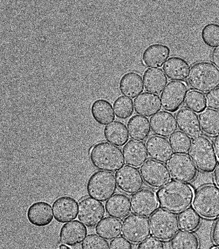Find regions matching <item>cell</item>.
Listing matches in <instances>:
<instances>
[{"mask_svg":"<svg viewBox=\"0 0 219 249\" xmlns=\"http://www.w3.org/2000/svg\"><path fill=\"white\" fill-rule=\"evenodd\" d=\"M194 195L191 186L177 180L170 181L156 193L159 205L174 213L188 209L193 203Z\"/></svg>","mask_w":219,"mask_h":249,"instance_id":"obj_1","label":"cell"},{"mask_svg":"<svg viewBox=\"0 0 219 249\" xmlns=\"http://www.w3.org/2000/svg\"><path fill=\"white\" fill-rule=\"evenodd\" d=\"M90 159L97 169L111 173L118 172L125 164L122 150L108 142H99L92 147Z\"/></svg>","mask_w":219,"mask_h":249,"instance_id":"obj_2","label":"cell"},{"mask_svg":"<svg viewBox=\"0 0 219 249\" xmlns=\"http://www.w3.org/2000/svg\"><path fill=\"white\" fill-rule=\"evenodd\" d=\"M188 82L195 91L208 93L219 87V70L210 62H198L190 69Z\"/></svg>","mask_w":219,"mask_h":249,"instance_id":"obj_3","label":"cell"},{"mask_svg":"<svg viewBox=\"0 0 219 249\" xmlns=\"http://www.w3.org/2000/svg\"><path fill=\"white\" fill-rule=\"evenodd\" d=\"M189 155L200 171L210 174L215 171L218 158L213 145L208 138L200 136L194 139Z\"/></svg>","mask_w":219,"mask_h":249,"instance_id":"obj_4","label":"cell"},{"mask_svg":"<svg viewBox=\"0 0 219 249\" xmlns=\"http://www.w3.org/2000/svg\"><path fill=\"white\" fill-rule=\"evenodd\" d=\"M193 209L205 218L219 217V188L213 185H206L199 189L194 195Z\"/></svg>","mask_w":219,"mask_h":249,"instance_id":"obj_5","label":"cell"},{"mask_svg":"<svg viewBox=\"0 0 219 249\" xmlns=\"http://www.w3.org/2000/svg\"><path fill=\"white\" fill-rule=\"evenodd\" d=\"M88 196L100 202H105L112 197L117 190L114 175L111 172L99 171L89 178L86 186Z\"/></svg>","mask_w":219,"mask_h":249,"instance_id":"obj_6","label":"cell"},{"mask_svg":"<svg viewBox=\"0 0 219 249\" xmlns=\"http://www.w3.org/2000/svg\"><path fill=\"white\" fill-rule=\"evenodd\" d=\"M151 233L162 241L172 239L179 230L178 219L174 213L165 210H158L150 218Z\"/></svg>","mask_w":219,"mask_h":249,"instance_id":"obj_7","label":"cell"},{"mask_svg":"<svg viewBox=\"0 0 219 249\" xmlns=\"http://www.w3.org/2000/svg\"><path fill=\"white\" fill-rule=\"evenodd\" d=\"M151 233L150 223L146 217L132 214L126 218L122 225V235L134 244L141 243Z\"/></svg>","mask_w":219,"mask_h":249,"instance_id":"obj_8","label":"cell"},{"mask_svg":"<svg viewBox=\"0 0 219 249\" xmlns=\"http://www.w3.org/2000/svg\"><path fill=\"white\" fill-rule=\"evenodd\" d=\"M140 172L145 182L154 189L163 188L171 180L167 166L153 160H148L142 166Z\"/></svg>","mask_w":219,"mask_h":249,"instance_id":"obj_9","label":"cell"},{"mask_svg":"<svg viewBox=\"0 0 219 249\" xmlns=\"http://www.w3.org/2000/svg\"><path fill=\"white\" fill-rule=\"evenodd\" d=\"M167 166L172 178L178 181L189 183L197 176L198 171L195 163L186 155H173Z\"/></svg>","mask_w":219,"mask_h":249,"instance_id":"obj_10","label":"cell"},{"mask_svg":"<svg viewBox=\"0 0 219 249\" xmlns=\"http://www.w3.org/2000/svg\"><path fill=\"white\" fill-rule=\"evenodd\" d=\"M188 89L185 83L172 81L163 91L161 99L163 108L174 113L180 109L185 101Z\"/></svg>","mask_w":219,"mask_h":249,"instance_id":"obj_11","label":"cell"},{"mask_svg":"<svg viewBox=\"0 0 219 249\" xmlns=\"http://www.w3.org/2000/svg\"><path fill=\"white\" fill-rule=\"evenodd\" d=\"M106 214L104 204L91 197L83 199L79 203L78 218L89 228H94L103 219Z\"/></svg>","mask_w":219,"mask_h":249,"instance_id":"obj_12","label":"cell"},{"mask_svg":"<svg viewBox=\"0 0 219 249\" xmlns=\"http://www.w3.org/2000/svg\"><path fill=\"white\" fill-rule=\"evenodd\" d=\"M115 178L118 189L126 194H134L143 188L144 181L140 172L131 166H124L116 172Z\"/></svg>","mask_w":219,"mask_h":249,"instance_id":"obj_13","label":"cell"},{"mask_svg":"<svg viewBox=\"0 0 219 249\" xmlns=\"http://www.w3.org/2000/svg\"><path fill=\"white\" fill-rule=\"evenodd\" d=\"M133 212L138 215L148 217L156 212L159 207V202L152 191L142 190L134 194L131 199Z\"/></svg>","mask_w":219,"mask_h":249,"instance_id":"obj_14","label":"cell"},{"mask_svg":"<svg viewBox=\"0 0 219 249\" xmlns=\"http://www.w3.org/2000/svg\"><path fill=\"white\" fill-rule=\"evenodd\" d=\"M52 209L55 219L59 223H66L77 218L79 204L74 198L63 196L54 201Z\"/></svg>","mask_w":219,"mask_h":249,"instance_id":"obj_15","label":"cell"},{"mask_svg":"<svg viewBox=\"0 0 219 249\" xmlns=\"http://www.w3.org/2000/svg\"><path fill=\"white\" fill-rule=\"evenodd\" d=\"M150 124L152 132L164 138L170 137L178 128L175 116L166 111H160L152 117Z\"/></svg>","mask_w":219,"mask_h":249,"instance_id":"obj_16","label":"cell"},{"mask_svg":"<svg viewBox=\"0 0 219 249\" xmlns=\"http://www.w3.org/2000/svg\"><path fill=\"white\" fill-rule=\"evenodd\" d=\"M176 119L179 129L190 138L201 136L202 132L200 120L196 113L185 108L177 112Z\"/></svg>","mask_w":219,"mask_h":249,"instance_id":"obj_17","label":"cell"},{"mask_svg":"<svg viewBox=\"0 0 219 249\" xmlns=\"http://www.w3.org/2000/svg\"><path fill=\"white\" fill-rule=\"evenodd\" d=\"M146 146L150 158L162 163L168 162L174 154L169 141L162 137L152 136L148 140Z\"/></svg>","mask_w":219,"mask_h":249,"instance_id":"obj_18","label":"cell"},{"mask_svg":"<svg viewBox=\"0 0 219 249\" xmlns=\"http://www.w3.org/2000/svg\"><path fill=\"white\" fill-rule=\"evenodd\" d=\"M27 217L33 225L43 227L49 225L53 220V212L49 203L41 201L33 203L28 210Z\"/></svg>","mask_w":219,"mask_h":249,"instance_id":"obj_19","label":"cell"},{"mask_svg":"<svg viewBox=\"0 0 219 249\" xmlns=\"http://www.w3.org/2000/svg\"><path fill=\"white\" fill-rule=\"evenodd\" d=\"M86 227L78 220L68 222L63 226L59 233L61 242L69 246L82 243L87 237Z\"/></svg>","mask_w":219,"mask_h":249,"instance_id":"obj_20","label":"cell"},{"mask_svg":"<svg viewBox=\"0 0 219 249\" xmlns=\"http://www.w3.org/2000/svg\"><path fill=\"white\" fill-rule=\"evenodd\" d=\"M123 152L126 163L134 168L141 167L149 158L146 145L142 141L130 140L125 144Z\"/></svg>","mask_w":219,"mask_h":249,"instance_id":"obj_21","label":"cell"},{"mask_svg":"<svg viewBox=\"0 0 219 249\" xmlns=\"http://www.w3.org/2000/svg\"><path fill=\"white\" fill-rule=\"evenodd\" d=\"M162 107L160 97L150 92H144L134 100L135 113L144 117H152L159 112Z\"/></svg>","mask_w":219,"mask_h":249,"instance_id":"obj_22","label":"cell"},{"mask_svg":"<svg viewBox=\"0 0 219 249\" xmlns=\"http://www.w3.org/2000/svg\"><path fill=\"white\" fill-rule=\"evenodd\" d=\"M170 54V49L166 45L155 44L150 46L144 51L143 64L150 69H158L166 63Z\"/></svg>","mask_w":219,"mask_h":249,"instance_id":"obj_23","label":"cell"},{"mask_svg":"<svg viewBox=\"0 0 219 249\" xmlns=\"http://www.w3.org/2000/svg\"><path fill=\"white\" fill-rule=\"evenodd\" d=\"M107 213L118 219H123L131 213V202L130 198L123 194H116L105 203Z\"/></svg>","mask_w":219,"mask_h":249,"instance_id":"obj_24","label":"cell"},{"mask_svg":"<svg viewBox=\"0 0 219 249\" xmlns=\"http://www.w3.org/2000/svg\"><path fill=\"white\" fill-rule=\"evenodd\" d=\"M163 70L167 77L170 80L183 81L188 78L190 71V66L184 58L173 56L166 62Z\"/></svg>","mask_w":219,"mask_h":249,"instance_id":"obj_25","label":"cell"},{"mask_svg":"<svg viewBox=\"0 0 219 249\" xmlns=\"http://www.w3.org/2000/svg\"><path fill=\"white\" fill-rule=\"evenodd\" d=\"M121 94L129 98L137 97L144 91V86L142 77L135 72L125 74L119 84Z\"/></svg>","mask_w":219,"mask_h":249,"instance_id":"obj_26","label":"cell"},{"mask_svg":"<svg viewBox=\"0 0 219 249\" xmlns=\"http://www.w3.org/2000/svg\"><path fill=\"white\" fill-rule=\"evenodd\" d=\"M144 87L146 91L160 94L165 89L168 82V78L161 69H149L143 76Z\"/></svg>","mask_w":219,"mask_h":249,"instance_id":"obj_27","label":"cell"},{"mask_svg":"<svg viewBox=\"0 0 219 249\" xmlns=\"http://www.w3.org/2000/svg\"><path fill=\"white\" fill-rule=\"evenodd\" d=\"M91 113L94 120L102 126L111 124L115 119L111 103L106 99L95 100L91 106Z\"/></svg>","mask_w":219,"mask_h":249,"instance_id":"obj_28","label":"cell"},{"mask_svg":"<svg viewBox=\"0 0 219 249\" xmlns=\"http://www.w3.org/2000/svg\"><path fill=\"white\" fill-rule=\"evenodd\" d=\"M127 127L130 138L135 141H145L151 132L149 120L141 115L133 116L128 123Z\"/></svg>","mask_w":219,"mask_h":249,"instance_id":"obj_29","label":"cell"},{"mask_svg":"<svg viewBox=\"0 0 219 249\" xmlns=\"http://www.w3.org/2000/svg\"><path fill=\"white\" fill-rule=\"evenodd\" d=\"M104 135L108 142L118 147L125 146L129 140L126 124L118 121L108 124L104 129Z\"/></svg>","mask_w":219,"mask_h":249,"instance_id":"obj_30","label":"cell"},{"mask_svg":"<svg viewBox=\"0 0 219 249\" xmlns=\"http://www.w3.org/2000/svg\"><path fill=\"white\" fill-rule=\"evenodd\" d=\"M122 224L119 219L106 217L96 227V232L106 240H112L122 234Z\"/></svg>","mask_w":219,"mask_h":249,"instance_id":"obj_31","label":"cell"},{"mask_svg":"<svg viewBox=\"0 0 219 249\" xmlns=\"http://www.w3.org/2000/svg\"><path fill=\"white\" fill-rule=\"evenodd\" d=\"M202 130L207 135L216 136L219 135V112L207 109L199 116Z\"/></svg>","mask_w":219,"mask_h":249,"instance_id":"obj_32","label":"cell"},{"mask_svg":"<svg viewBox=\"0 0 219 249\" xmlns=\"http://www.w3.org/2000/svg\"><path fill=\"white\" fill-rule=\"evenodd\" d=\"M199 247V239L197 235L192 232H179L171 242L172 249H198Z\"/></svg>","mask_w":219,"mask_h":249,"instance_id":"obj_33","label":"cell"},{"mask_svg":"<svg viewBox=\"0 0 219 249\" xmlns=\"http://www.w3.org/2000/svg\"><path fill=\"white\" fill-rule=\"evenodd\" d=\"M201 221V216L192 208L183 212L178 216L179 227L185 231H195L200 226Z\"/></svg>","mask_w":219,"mask_h":249,"instance_id":"obj_34","label":"cell"},{"mask_svg":"<svg viewBox=\"0 0 219 249\" xmlns=\"http://www.w3.org/2000/svg\"><path fill=\"white\" fill-rule=\"evenodd\" d=\"M169 142L173 151L179 155L187 154L192 144L191 138L180 131H176L169 138Z\"/></svg>","mask_w":219,"mask_h":249,"instance_id":"obj_35","label":"cell"},{"mask_svg":"<svg viewBox=\"0 0 219 249\" xmlns=\"http://www.w3.org/2000/svg\"><path fill=\"white\" fill-rule=\"evenodd\" d=\"M185 106L188 109L196 113H202L207 107L206 97L202 92L191 90L187 94Z\"/></svg>","mask_w":219,"mask_h":249,"instance_id":"obj_36","label":"cell"},{"mask_svg":"<svg viewBox=\"0 0 219 249\" xmlns=\"http://www.w3.org/2000/svg\"><path fill=\"white\" fill-rule=\"evenodd\" d=\"M113 107L115 114L118 119H127L132 116L134 112L133 101L126 96L118 97L115 101Z\"/></svg>","mask_w":219,"mask_h":249,"instance_id":"obj_37","label":"cell"},{"mask_svg":"<svg viewBox=\"0 0 219 249\" xmlns=\"http://www.w3.org/2000/svg\"><path fill=\"white\" fill-rule=\"evenodd\" d=\"M202 37L204 44L212 48L219 47V25L210 23L202 29Z\"/></svg>","mask_w":219,"mask_h":249,"instance_id":"obj_38","label":"cell"},{"mask_svg":"<svg viewBox=\"0 0 219 249\" xmlns=\"http://www.w3.org/2000/svg\"><path fill=\"white\" fill-rule=\"evenodd\" d=\"M82 249H110L109 242L95 234L88 235L82 245Z\"/></svg>","mask_w":219,"mask_h":249,"instance_id":"obj_39","label":"cell"},{"mask_svg":"<svg viewBox=\"0 0 219 249\" xmlns=\"http://www.w3.org/2000/svg\"><path fill=\"white\" fill-rule=\"evenodd\" d=\"M137 249H165V247L162 241L150 237L139 244Z\"/></svg>","mask_w":219,"mask_h":249,"instance_id":"obj_40","label":"cell"},{"mask_svg":"<svg viewBox=\"0 0 219 249\" xmlns=\"http://www.w3.org/2000/svg\"><path fill=\"white\" fill-rule=\"evenodd\" d=\"M206 100L210 109L219 110V88L208 92L206 95Z\"/></svg>","mask_w":219,"mask_h":249,"instance_id":"obj_41","label":"cell"},{"mask_svg":"<svg viewBox=\"0 0 219 249\" xmlns=\"http://www.w3.org/2000/svg\"><path fill=\"white\" fill-rule=\"evenodd\" d=\"M110 249H133V246L125 238L119 237L111 241Z\"/></svg>","mask_w":219,"mask_h":249,"instance_id":"obj_42","label":"cell"},{"mask_svg":"<svg viewBox=\"0 0 219 249\" xmlns=\"http://www.w3.org/2000/svg\"><path fill=\"white\" fill-rule=\"evenodd\" d=\"M212 238L214 244L219 247V217L214 225L212 232Z\"/></svg>","mask_w":219,"mask_h":249,"instance_id":"obj_43","label":"cell"},{"mask_svg":"<svg viewBox=\"0 0 219 249\" xmlns=\"http://www.w3.org/2000/svg\"><path fill=\"white\" fill-rule=\"evenodd\" d=\"M211 58L214 65L219 70V47L213 51Z\"/></svg>","mask_w":219,"mask_h":249,"instance_id":"obj_44","label":"cell"},{"mask_svg":"<svg viewBox=\"0 0 219 249\" xmlns=\"http://www.w3.org/2000/svg\"><path fill=\"white\" fill-rule=\"evenodd\" d=\"M214 147L217 157L219 160V135L214 140Z\"/></svg>","mask_w":219,"mask_h":249,"instance_id":"obj_45","label":"cell"},{"mask_svg":"<svg viewBox=\"0 0 219 249\" xmlns=\"http://www.w3.org/2000/svg\"><path fill=\"white\" fill-rule=\"evenodd\" d=\"M214 180L217 187L219 188V164L217 165V167L214 172Z\"/></svg>","mask_w":219,"mask_h":249,"instance_id":"obj_46","label":"cell"},{"mask_svg":"<svg viewBox=\"0 0 219 249\" xmlns=\"http://www.w3.org/2000/svg\"><path fill=\"white\" fill-rule=\"evenodd\" d=\"M58 249H71L68 246L66 245L65 244H61L58 247Z\"/></svg>","mask_w":219,"mask_h":249,"instance_id":"obj_47","label":"cell"},{"mask_svg":"<svg viewBox=\"0 0 219 249\" xmlns=\"http://www.w3.org/2000/svg\"><path fill=\"white\" fill-rule=\"evenodd\" d=\"M212 249H219V247H214Z\"/></svg>","mask_w":219,"mask_h":249,"instance_id":"obj_48","label":"cell"}]
</instances>
